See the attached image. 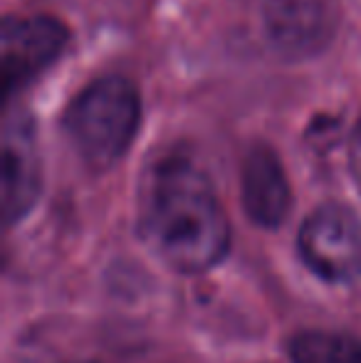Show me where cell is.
<instances>
[{
    "label": "cell",
    "mask_w": 361,
    "mask_h": 363,
    "mask_svg": "<svg viewBox=\"0 0 361 363\" xmlns=\"http://www.w3.org/2000/svg\"><path fill=\"white\" fill-rule=\"evenodd\" d=\"M243 206L252 223L277 228L289 213V183L277 153L257 144L243 158L240 168Z\"/></svg>",
    "instance_id": "7"
},
{
    "label": "cell",
    "mask_w": 361,
    "mask_h": 363,
    "mask_svg": "<svg viewBox=\"0 0 361 363\" xmlns=\"http://www.w3.org/2000/svg\"><path fill=\"white\" fill-rule=\"evenodd\" d=\"M289 356L292 363H361V341L337 331H302Z\"/></svg>",
    "instance_id": "8"
},
{
    "label": "cell",
    "mask_w": 361,
    "mask_h": 363,
    "mask_svg": "<svg viewBox=\"0 0 361 363\" xmlns=\"http://www.w3.org/2000/svg\"><path fill=\"white\" fill-rule=\"evenodd\" d=\"M139 228L179 272H206L228 252L231 228L211 178L183 153L156 161L141 186Z\"/></svg>",
    "instance_id": "1"
},
{
    "label": "cell",
    "mask_w": 361,
    "mask_h": 363,
    "mask_svg": "<svg viewBox=\"0 0 361 363\" xmlns=\"http://www.w3.org/2000/svg\"><path fill=\"white\" fill-rule=\"evenodd\" d=\"M139 111V91L131 79L106 74L72 99L65 114V131L91 168H109L134 139Z\"/></svg>",
    "instance_id": "2"
},
{
    "label": "cell",
    "mask_w": 361,
    "mask_h": 363,
    "mask_svg": "<svg viewBox=\"0 0 361 363\" xmlns=\"http://www.w3.org/2000/svg\"><path fill=\"white\" fill-rule=\"evenodd\" d=\"M67 43V28L50 15H5L0 28L5 91H15L40 74Z\"/></svg>",
    "instance_id": "4"
},
{
    "label": "cell",
    "mask_w": 361,
    "mask_h": 363,
    "mask_svg": "<svg viewBox=\"0 0 361 363\" xmlns=\"http://www.w3.org/2000/svg\"><path fill=\"white\" fill-rule=\"evenodd\" d=\"M40 193V158L33 121L25 111L8 114L3 126V218L8 225L35 206Z\"/></svg>",
    "instance_id": "5"
},
{
    "label": "cell",
    "mask_w": 361,
    "mask_h": 363,
    "mask_svg": "<svg viewBox=\"0 0 361 363\" xmlns=\"http://www.w3.org/2000/svg\"><path fill=\"white\" fill-rule=\"evenodd\" d=\"M299 255L327 282L359 279L361 218L337 203L317 208L299 230Z\"/></svg>",
    "instance_id": "3"
},
{
    "label": "cell",
    "mask_w": 361,
    "mask_h": 363,
    "mask_svg": "<svg viewBox=\"0 0 361 363\" xmlns=\"http://www.w3.org/2000/svg\"><path fill=\"white\" fill-rule=\"evenodd\" d=\"M349 161H352V173H354V181H357L359 191H361V116L354 126V134H352V148H349Z\"/></svg>",
    "instance_id": "9"
},
{
    "label": "cell",
    "mask_w": 361,
    "mask_h": 363,
    "mask_svg": "<svg viewBox=\"0 0 361 363\" xmlns=\"http://www.w3.org/2000/svg\"><path fill=\"white\" fill-rule=\"evenodd\" d=\"M262 20L274 48L289 55H307L329 40L334 10L329 0H265Z\"/></svg>",
    "instance_id": "6"
}]
</instances>
